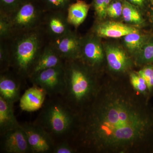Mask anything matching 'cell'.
Instances as JSON below:
<instances>
[{"mask_svg":"<svg viewBox=\"0 0 153 153\" xmlns=\"http://www.w3.org/2000/svg\"><path fill=\"white\" fill-rule=\"evenodd\" d=\"M142 96L131 85L100 83L92 101L79 114L71 144L86 152H142L153 134V117Z\"/></svg>","mask_w":153,"mask_h":153,"instance_id":"6da1fadb","label":"cell"},{"mask_svg":"<svg viewBox=\"0 0 153 153\" xmlns=\"http://www.w3.org/2000/svg\"><path fill=\"white\" fill-rule=\"evenodd\" d=\"M79 114L61 96L49 97L41 108L34 123L40 126L55 143H70L77 130Z\"/></svg>","mask_w":153,"mask_h":153,"instance_id":"7a4b0ae2","label":"cell"},{"mask_svg":"<svg viewBox=\"0 0 153 153\" xmlns=\"http://www.w3.org/2000/svg\"><path fill=\"white\" fill-rule=\"evenodd\" d=\"M66 85L63 99L79 114L92 101L100 85L98 73L79 59L65 60Z\"/></svg>","mask_w":153,"mask_h":153,"instance_id":"3957f363","label":"cell"},{"mask_svg":"<svg viewBox=\"0 0 153 153\" xmlns=\"http://www.w3.org/2000/svg\"><path fill=\"white\" fill-rule=\"evenodd\" d=\"M8 41L11 52V69L26 82L49 39L41 26L13 36Z\"/></svg>","mask_w":153,"mask_h":153,"instance_id":"277c9868","label":"cell"},{"mask_svg":"<svg viewBox=\"0 0 153 153\" xmlns=\"http://www.w3.org/2000/svg\"><path fill=\"white\" fill-rule=\"evenodd\" d=\"M45 12L38 0H26L8 15L13 36L41 27Z\"/></svg>","mask_w":153,"mask_h":153,"instance_id":"5b68a950","label":"cell"},{"mask_svg":"<svg viewBox=\"0 0 153 153\" xmlns=\"http://www.w3.org/2000/svg\"><path fill=\"white\" fill-rule=\"evenodd\" d=\"M29 80L44 89L49 97L62 96L66 85L64 63L40 71Z\"/></svg>","mask_w":153,"mask_h":153,"instance_id":"8992f818","label":"cell"},{"mask_svg":"<svg viewBox=\"0 0 153 153\" xmlns=\"http://www.w3.org/2000/svg\"><path fill=\"white\" fill-rule=\"evenodd\" d=\"M105 58L101 38L91 32L82 37L79 59L82 63L98 73Z\"/></svg>","mask_w":153,"mask_h":153,"instance_id":"52a82bcc","label":"cell"},{"mask_svg":"<svg viewBox=\"0 0 153 153\" xmlns=\"http://www.w3.org/2000/svg\"><path fill=\"white\" fill-rule=\"evenodd\" d=\"M27 135L32 153H52L55 143L40 126L34 123L21 124Z\"/></svg>","mask_w":153,"mask_h":153,"instance_id":"ba28073f","label":"cell"},{"mask_svg":"<svg viewBox=\"0 0 153 153\" xmlns=\"http://www.w3.org/2000/svg\"><path fill=\"white\" fill-rule=\"evenodd\" d=\"M41 27L49 41L57 40L72 30L67 20L66 12L63 11H46Z\"/></svg>","mask_w":153,"mask_h":153,"instance_id":"9c48e42d","label":"cell"},{"mask_svg":"<svg viewBox=\"0 0 153 153\" xmlns=\"http://www.w3.org/2000/svg\"><path fill=\"white\" fill-rule=\"evenodd\" d=\"M105 59L111 71L118 74H125L133 66V60L126 49L114 43L103 44Z\"/></svg>","mask_w":153,"mask_h":153,"instance_id":"30bf717a","label":"cell"},{"mask_svg":"<svg viewBox=\"0 0 153 153\" xmlns=\"http://www.w3.org/2000/svg\"><path fill=\"white\" fill-rule=\"evenodd\" d=\"M1 134V152L32 153L27 135L22 126Z\"/></svg>","mask_w":153,"mask_h":153,"instance_id":"8fae6325","label":"cell"},{"mask_svg":"<svg viewBox=\"0 0 153 153\" xmlns=\"http://www.w3.org/2000/svg\"><path fill=\"white\" fill-rule=\"evenodd\" d=\"M140 32L136 27L114 21H97L91 30L100 38H118L130 33Z\"/></svg>","mask_w":153,"mask_h":153,"instance_id":"7c38bea8","label":"cell"},{"mask_svg":"<svg viewBox=\"0 0 153 153\" xmlns=\"http://www.w3.org/2000/svg\"><path fill=\"white\" fill-rule=\"evenodd\" d=\"M81 38L76 31L72 30L57 40L49 41L65 61L79 59Z\"/></svg>","mask_w":153,"mask_h":153,"instance_id":"4fadbf2b","label":"cell"},{"mask_svg":"<svg viewBox=\"0 0 153 153\" xmlns=\"http://www.w3.org/2000/svg\"><path fill=\"white\" fill-rule=\"evenodd\" d=\"M25 80L13 70L0 73V97L14 104L19 100L21 87Z\"/></svg>","mask_w":153,"mask_h":153,"instance_id":"5bb4252c","label":"cell"},{"mask_svg":"<svg viewBox=\"0 0 153 153\" xmlns=\"http://www.w3.org/2000/svg\"><path fill=\"white\" fill-rule=\"evenodd\" d=\"M47 96L42 88L33 85L25 91L19 100V106L23 111L33 112L41 109Z\"/></svg>","mask_w":153,"mask_h":153,"instance_id":"9a60e30c","label":"cell"},{"mask_svg":"<svg viewBox=\"0 0 153 153\" xmlns=\"http://www.w3.org/2000/svg\"><path fill=\"white\" fill-rule=\"evenodd\" d=\"M64 60L49 41L44 47L30 73L29 79L40 71L61 65Z\"/></svg>","mask_w":153,"mask_h":153,"instance_id":"2e32d148","label":"cell"},{"mask_svg":"<svg viewBox=\"0 0 153 153\" xmlns=\"http://www.w3.org/2000/svg\"><path fill=\"white\" fill-rule=\"evenodd\" d=\"M91 4L82 0H75L67 9L66 15L68 23L77 29L85 21L88 16Z\"/></svg>","mask_w":153,"mask_h":153,"instance_id":"e0dca14e","label":"cell"},{"mask_svg":"<svg viewBox=\"0 0 153 153\" xmlns=\"http://www.w3.org/2000/svg\"><path fill=\"white\" fill-rule=\"evenodd\" d=\"M20 126L14 114V104L0 97V134Z\"/></svg>","mask_w":153,"mask_h":153,"instance_id":"ac0fdd59","label":"cell"},{"mask_svg":"<svg viewBox=\"0 0 153 153\" xmlns=\"http://www.w3.org/2000/svg\"><path fill=\"white\" fill-rule=\"evenodd\" d=\"M123 38L124 48L129 54L134 57L151 37L147 34L139 32L130 33Z\"/></svg>","mask_w":153,"mask_h":153,"instance_id":"d6986e66","label":"cell"},{"mask_svg":"<svg viewBox=\"0 0 153 153\" xmlns=\"http://www.w3.org/2000/svg\"><path fill=\"white\" fill-rule=\"evenodd\" d=\"M122 1L123 8L122 18L126 24L135 27L144 25L145 19L141 10L126 0Z\"/></svg>","mask_w":153,"mask_h":153,"instance_id":"ffe728a7","label":"cell"},{"mask_svg":"<svg viewBox=\"0 0 153 153\" xmlns=\"http://www.w3.org/2000/svg\"><path fill=\"white\" fill-rule=\"evenodd\" d=\"M134 58L135 63L138 65L152 64L153 38L151 37Z\"/></svg>","mask_w":153,"mask_h":153,"instance_id":"44dd1931","label":"cell"},{"mask_svg":"<svg viewBox=\"0 0 153 153\" xmlns=\"http://www.w3.org/2000/svg\"><path fill=\"white\" fill-rule=\"evenodd\" d=\"M11 55L8 41H0V73L11 69Z\"/></svg>","mask_w":153,"mask_h":153,"instance_id":"7402d4cb","label":"cell"},{"mask_svg":"<svg viewBox=\"0 0 153 153\" xmlns=\"http://www.w3.org/2000/svg\"><path fill=\"white\" fill-rule=\"evenodd\" d=\"M45 11H60L67 12L68 6L75 0H38Z\"/></svg>","mask_w":153,"mask_h":153,"instance_id":"603a6c76","label":"cell"},{"mask_svg":"<svg viewBox=\"0 0 153 153\" xmlns=\"http://www.w3.org/2000/svg\"><path fill=\"white\" fill-rule=\"evenodd\" d=\"M129 80L134 90L141 95L145 96L148 91L146 83L143 78L135 71L130 72Z\"/></svg>","mask_w":153,"mask_h":153,"instance_id":"cb8c5ba5","label":"cell"},{"mask_svg":"<svg viewBox=\"0 0 153 153\" xmlns=\"http://www.w3.org/2000/svg\"><path fill=\"white\" fill-rule=\"evenodd\" d=\"M12 36V25L8 15L0 12V41H8Z\"/></svg>","mask_w":153,"mask_h":153,"instance_id":"d4e9b609","label":"cell"},{"mask_svg":"<svg viewBox=\"0 0 153 153\" xmlns=\"http://www.w3.org/2000/svg\"><path fill=\"white\" fill-rule=\"evenodd\" d=\"M112 0H92L93 8L97 21H103L107 17L106 10Z\"/></svg>","mask_w":153,"mask_h":153,"instance_id":"484cf974","label":"cell"},{"mask_svg":"<svg viewBox=\"0 0 153 153\" xmlns=\"http://www.w3.org/2000/svg\"><path fill=\"white\" fill-rule=\"evenodd\" d=\"M122 0H112L106 10L107 17L110 19H117L122 16Z\"/></svg>","mask_w":153,"mask_h":153,"instance_id":"4316f807","label":"cell"},{"mask_svg":"<svg viewBox=\"0 0 153 153\" xmlns=\"http://www.w3.org/2000/svg\"><path fill=\"white\" fill-rule=\"evenodd\" d=\"M137 72L146 81L149 92H152L153 89V64H149L145 65L141 70Z\"/></svg>","mask_w":153,"mask_h":153,"instance_id":"83f0119b","label":"cell"},{"mask_svg":"<svg viewBox=\"0 0 153 153\" xmlns=\"http://www.w3.org/2000/svg\"><path fill=\"white\" fill-rule=\"evenodd\" d=\"M26 0H0V12L9 15Z\"/></svg>","mask_w":153,"mask_h":153,"instance_id":"f1b7e54d","label":"cell"},{"mask_svg":"<svg viewBox=\"0 0 153 153\" xmlns=\"http://www.w3.org/2000/svg\"><path fill=\"white\" fill-rule=\"evenodd\" d=\"M78 152L68 141H63L55 144L52 153H75Z\"/></svg>","mask_w":153,"mask_h":153,"instance_id":"f546056e","label":"cell"},{"mask_svg":"<svg viewBox=\"0 0 153 153\" xmlns=\"http://www.w3.org/2000/svg\"><path fill=\"white\" fill-rule=\"evenodd\" d=\"M132 4L140 9L143 10L146 8L148 0H126Z\"/></svg>","mask_w":153,"mask_h":153,"instance_id":"4dcf8cb0","label":"cell"},{"mask_svg":"<svg viewBox=\"0 0 153 153\" xmlns=\"http://www.w3.org/2000/svg\"><path fill=\"white\" fill-rule=\"evenodd\" d=\"M151 20H152V22L153 24V9L152 10V12H151Z\"/></svg>","mask_w":153,"mask_h":153,"instance_id":"1f68e13d","label":"cell"},{"mask_svg":"<svg viewBox=\"0 0 153 153\" xmlns=\"http://www.w3.org/2000/svg\"><path fill=\"white\" fill-rule=\"evenodd\" d=\"M151 3L153 4V0H148Z\"/></svg>","mask_w":153,"mask_h":153,"instance_id":"d6a6232c","label":"cell"}]
</instances>
